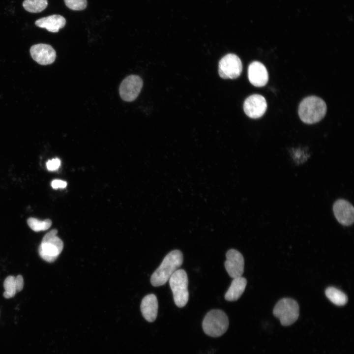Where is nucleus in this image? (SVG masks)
Returning a JSON list of instances; mask_svg holds the SVG:
<instances>
[{
	"mask_svg": "<svg viewBox=\"0 0 354 354\" xmlns=\"http://www.w3.org/2000/svg\"><path fill=\"white\" fill-rule=\"evenodd\" d=\"M183 261L182 253L179 250L169 252L150 277V283L154 287L165 284L171 275L181 266Z\"/></svg>",
	"mask_w": 354,
	"mask_h": 354,
	"instance_id": "nucleus-1",
	"label": "nucleus"
},
{
	"mask_svg": "<svg viewBox=\"0 0 354 354\" xmlns=\"http://www.w3.org/2000/svg\"><path fill=\"white\" fill-rule=\"evenodd\" d=\"M326 112V105L321 98L310 96L300 103L298 115L300 119L307 124H313L322 119Z\"/></svg>",
	"mask_w": 354,
	"mask_h": 354,
	"instance_id": "nucleus-2",
	"label": "nucleus"
},
{
	"mask_svg": "<svg viewBox=\"0 0 354 354\" xmlns=\"http://www.w3.org/2000/svg\"><path fill=\"white\" fill-rule=\"evenodd\" d=\"M229 320L226 313L220 309H213L205 316L202 323L205 333L211 337H217L227 331Z\"/></svg>",
	"mask_w": 354,
	"mask_h": 354,
	"instance_id": "nucleus-3",
	"label": "nucleus"
},
{
	"mask_svg": "<svg viewBox=\"0 0 354 354\" xmlns=\"http://www.w3.org/2000/svg\"><path fill=\"white\" fill-rule=\"evenodd\" d=\"M169 280L176 305L178 307L185 306L189 298L188 280L186 271L183 269H177Z\"/></svg>",
	"mask_w": 354,
	"mask_h": 354,
	"instance_id": "nucleus-4",
	"label": "nucleus"
},
{
	"mask_svg": "<svg viewBox=\"0 0 354 354\" xmlns=\"http://www.w3.org/2000/svg\"><path fill=\"white\" fill-rule=\"evenodd\" d=\"M57 233L56 229L47 233L43 237L38 248L40 257L49 263L54 262L63 249V242L57 236Z\"/></svg>",
	"mask_w": 354,
	"mask_h": 354,
	"instance_id": "nucleus-5",
	"label": "nucleus"
},
{
	"mask_svg": "<svg viewBox=\"0 0 354 354\" xmlns=\"http://www.w3.org/2000/svg\"><path fill=\"white\" fill-rule=\"evenodd\" d=\"M299 305L295 300L283 298L275 305L273 314L278 318L282 325L288 326L295 323L299 316Z\"/></svg>",
	"mask_w": 354,
	"mask_h": 354,
	"instance_id": "nucleus-6",
	"label": "nucleus"
},
{
	"mask_svg": "<svg viewBox=\"0 0 354 354\" xmlns=\"http://www.w3.org/2000/svg\"><path fill=\"white\" fill-rule=\"evenodd\" d=\"M242 70L241 61L235 54H228L219 62L218 73L223 79H236L240 76Z\"/></svg>",
	"mask_w": 354,
	"mask_h": 354,
	"instance_id": "nucleus-7",
	"label": "nucleus"
},
{
	"mask_svg": "<svg viewBox=\"0 0 354 354\" xmlns=\"http://www.w3.org/2000/svg\"><path fill=\"white\" fill-rule=\"evenodd\" d=\"M143 85V80L139 76L131 75L127 76L119 86L120 97L127 102L134 101L140 93Z\"/></svg>",
	"mask_w": 354,
	"mask_h": 354,
	"instance_id": "nucleus-8",
	"label": "nucleus"
},
{
	"mask_svg": "<svg viewBox=\"0 0 354 354\" xmlns=\"http://www.w3.org/2000/svg\"><path fill=\"white\" fill-rule=\"evenodd\" d=\"M267 109L266 99L261 95L253 94L244 101L243 110L246 115L252 118H258L264 115Z\"/></svg>",
	"mask_w": 354,
	"mask_h": 354,
	"instance_id": "nucleus-9",
	"label": "nucleus"
},
{
	"mask_svg": "<svg viewBox=\"0 0 354 354\" xmlns=\"http://www.w3.org/2000/svg\"><path fill=\"white\" fill-rule=\"evenodd\" d=\"M226 257L225 266L229 276L233 278L241 276L244 272V260L241 253L231 249L227 252Z\"/></svg>",
	"mask_w": 354,
	"mask_h": 354,
	"instance_id": "nucleus-10",
	"label": "nucleus"
},
{
	"mask_svg": "<svg viewBox=\"0 0 354 354\" xmlns=\"http://www.w3.org/2000/svg\"><path fill=\"white\" fill-rule=\"evenodd\" d=\"M334 216L338 222L344 226H350L354 221V208L348 201L339 199L333 206Z\"/></svg>",
	"mask_w": 354,
	"mask_h": 354,
	"instance_id": "nucleus-11",
	"label": "nucleus"
},
{
	"mask_svg": "<svg viewBox=\"0 0 354 354\" xmlns=\"http://www.w3.org/2000/svg\"><path fill=\"white\" fill-rule=\"evenodd\" d=\"M30 53L35 61L43 65L52 63L56 58L54 49L47 44L39 43L32 46L30 49Z\"/></svg>",
	"mask_w": 354,
	"mask_h": 354,
	"instance_id": "nucleus-12",
	"label": "nucleus"
},
{
	"mask_svg": "<svg viewBox=\"0 0 354 354\" xmlns=\"http://www.w3.org/2000/svg\"><path fill=\"white\" fill-rule=\"evenodd\" d=\"M248 77L251 84L257 87L265 86L268 80L266 67L263 63L257 61H253L249 64Z\"/></svg>",
	"mask_w": 354,
	"mask_h": 354,
	"instance_id": "nucleus-13",
	"label": "nucleus"
},
{
	"mask_svg": "<svg viewBox=\"0 0 354 354\" xmlns=\"http://www.w3.org/2000/svg\"><path fill=\"white\" fill-rule=\"evenodd\" d=\"M158 304L157 298L154 294H149L142 299L141 311L143 317L148 322H153L156 319Z\"/></svg>",
	"mask_w": 354,
	"mask_h": 354,
	"instance_id": "nucleus-14",
	"label": "nucleus"
},
{
	"mask_svg": "<svg viewBox=\"0 0 354 354\" xmlns=\"http://www.w3.org/2000/svg\"><path fill=\"white\" fill-rule=\"evenodd\" d=\"M66 24L65 18L60 15H52L37 20L36 26L46 29L50 32H57L63 28Z\"/></svg>",
	"mask_w": 354,
	"mask_h": 354,
	"instance_id": "nucleus-15",
	"label": "nucleus"
},
{
	"mask_svg": "<svg viewBox=\"0 0 354 354\" xmlns=\"http://www.w3.org/2000/svg\"><path fill=\"white\" fill-rule=\"evenodd\" d=\"M247 285L246 279L242 276L233 278L231 286L225 295L226 300H237L244 292Z\"/></svg>",
	"mask_w": 354,
	"mask_h": 354,
	"instance_id": "nucleus-16",
	"label": "nucleus"
},
{
	"mask_svg": "<svg viewBox=\"0 0 354 354\" xmlns=\"http://www.w3.org/2000/svg\"><path fill=\"white\" fill-rule=\"evenodd\" d=\"M325 294L331 302L337 306H343L348 300V296L344 293L333 287H328Z\"/></svg>",
	"mask_w": 354,
	"mask_h": 354,
	"instance_id": "nucleus-17",
	"label": "nucleus"
},
{
	"mask_svg": "<svg viewBox=\"0 0 354 354\" xmlns=\"http://www.w3.org/2000/svg\"><path fill=\"white\" fill-rule=\"evenodd\" d=\"M48 5L47 0H25L23 6L31 13H38L44 10Z\"/></svg>",
	"mask_w": 354,
	"mask_h": 354,
	"instance_id": "nucleus-18",
	"label": "nucleus"
},
{
	"mask_svg": "<svg viewBox=\"0 0 354 354\" xmlns=\"http://www.w3.org/2000/svg\"><path fill=\"white\" fill-rule=\"evenodd\" d=\"M3 287L5 292L3 295L5 298H10L14 296L17 293L16 277L12 275L7 276L4 281Z\"/></svg>",
	"mask_w": 354,
	"mask_h": 354,
	"instance_id": "nucleus-19",
	"label": "nucleus"
},
{
	"mask_svg": "<svg viewBox=\"0 0 354 354\" xmlns=\"http://www.w3.org/2000/svg\"><path fill=\"white\" fill-rule=\"evenodd\" d=\"M27 223L30 228L36 232L47 230L52 225V221L49 219L40 220L35 218L30 217L28 219Z\"/></svg>",
	"mask_w": 354,
	"mask_h": 354,
	"instance_id": "nucleus-20",
	"label": "nucleus"
},
{
	"mask_svg": "<svg viewBox=\"0 0 354 354\" xmlns=\"http://www.w3.org/2000/svg\"><path fill=\"white\" fill-rule=\"evenodd\" d=\"M66 6L73 10H83L87 6V0H64Z\"/></svg>",
	"mask_w": 354,
	"mask_h": 354,
	"instance_id": "nucleus-21",
	"label": "nucleus"
},
{
	"mask_svg": "<svg viewBox=\"0 0 354 354\" xmlns=\"http://www.w3.org/2000/svg\"><path fill=\"white\" fill-rule=\"evenodd\" d=\"M60 165V160L59 158H54L47 161L46 167L49 171H53L58 170Z\"/></svg>",
	"mask_w": 354,
	"mask_h": 354,
	"instance_id": "nucleus-22",
	"label": "nucleus"
},
{
	"mask_svg": "<svg viewBox=\"0 0 354 354\" xmlns=\"http://www.w3.org/2000/svg\"><path fill=\"white\" fill-rule=\"evenodd\" d=\"M67 185L66 181L59 180L55 179L52 181L51 183V186L54 189H58L59 188H65Z\"/></svg>",
	"mask_w": 354,
	"mask_h": 354,
	"instance_id": "nucleus-23",
	"label": "nucleus"
},
{
	"mask_svg": "<svg viewBox=\"0 0 354 354\" xmlns=\"http://www.w3.org/2000/svg\"><path fill=\"white\" fill-rule=\"evenodd\" d=\"M17 293L21 291L24 287V279L22 275H18L16 277Z\"/></svg>",
	"mask_w": 354,
	"mask_h": 354,
	"instance_id": "nucleus-24",
	"label": "nucleus"
}]
</instances>
